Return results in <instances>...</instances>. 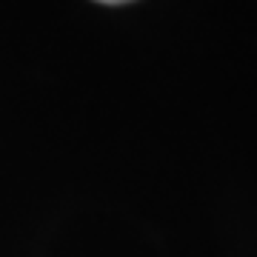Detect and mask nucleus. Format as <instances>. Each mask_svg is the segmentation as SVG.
Instances as JSON below:
<instances>
[{"mask_svg": "<svg viewBox=\"0 0 257 257\" xmlns=\"http://www.w3.org/2000/svg\"><path fill=\"white\" fill-rule=\"evenodd\" d=\"M97 3H106V6H120V3H128V0H97Z\"/></svg>", "mask_w": 257, "mask_h": 257, "instance_id": "1", "label": "nucleus"}]
</instances>
